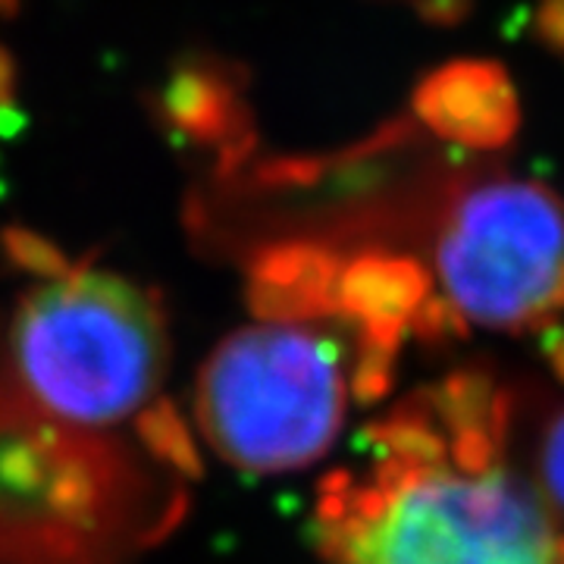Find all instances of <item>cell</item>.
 I'll return each mask as SVG.
<instances>
[{"instance_id": "1", "label": "cell", "mask_w": 564, "mask_h": 564, "mask_svg": "<svg viewBox=\"0 0 564 564\" xmlns=\"http://www.w3.org/2000/svg\"><path fill=\"white\" fill-rule=\"evenodd\" d=\"M502 430H448L430 402L370 433L377 462L323 486L317 540L333 564H564L536 492L499 464Z\"/></svg>"}, {"instance_id": "2", "label": "cell", "mask_w": 564, "mask_h": 564, "mask_svg": "<svg viewBox=\"0 0 564 564\" xmlns=\"http://www.w3.org/2000/svg\"><path fill=\"white\" fill-rule=\"evenodd\" d=\"M0 348L25 414L73 436L148 421L170 361L161 307L141 285L69 263L22 292Z\"/></svg>"}, {"instance_id": "3", "label": "cell", "mask_w": 564, "mask_h": 564, "mask_svg": "<svg viewBox=\"0 0 564 564\" xmlns=\"http://www.w3.org/2000/svg\"><path fill=\"white\" fill-rule=\"evenodd\" d=\"M195 414L214 452L248 474L307 467L343 430V345L302 321L245 326L202 367Z\"/></svg>"}, {"instance_id": "4", "label": "cell", "mask_w": 564, "mask_h": 564, "mask_svg": "<svg viewBox=\"0 0 564 564\" xmlns=\"http://www.w3.org/2000/svg\"><path fill=\"white\" fill-rule=\"evenodd\" d=\"M436 270L458 321L524 329L564 311V204L530 180L467 188L445 217Z\"/></svg>"}, {"instance_id": "5", "label": "cell", "mask_w": 564, "mask_h": 564, "mask_svg": "<svg viewBox=\"0 0 564 564\" xmlns=\"http://www.w3.org/2000/svg\"><path fill=\"white\" fill-rule=\"evenodd\" d=\"M414 113L440 139L474 151L505 148L518 132L521 107L499 63L455 61L414 88Z\"/></svg>"}, {"instance_id": "6", "label": "cell", "mask_w": 564, "mask_h": 564, "mask_svg": "<svg viewBox=\"0 0 564 564\" xmlns=\"http://www.w3.org/2000/svg\"><path fill=\"white\" fill-rule=\"evenodd\" d=\"M423 267L399 254H364L339 270L336 311L358 321L367 333L402 336L430 299Z\"/></svg>"}, {"instance_id": "7", "label": "cell", "mask_w": 564, "mask_h": 564, "mask_svg": "<svg viewBox=\"0 0 564 564\" xmlns=\"http://www.w3.org/2000/svg\"><path fill=\"white\" fill-rule=\"evenodd\" d=\"M339 261L314 245H285L267 251L254 270L258 307L270 321H304L336 311Z\"/></svg>"}, {"instance_id": "8", "label": "cell", "mask_w": 564, "mask_h": 564, "mask_svg": "<svg viewBox=\"0 0 564 564\" xmlns=\"http://www.w3.org/2000/svg\"><path fill=\"white\" fill-rule=\"evenodd\" d=\"M540 467H543L545 492L552 502L564 511V411L549 423L543 436V452H540Z\"/></svg>"}, {"instance_id": "9", "label": "cell", "mask_w": 564, "mask_h": 564, "mask_svg": "<svg viewBox=\"0 0 564 564\" xmlns=\"http://www.w3.org/2000/svg\"><path fill=\"white\" fill-rule=\"evenodd\" d=\"M536 29L545 44H552L555 51H564V0H543Z\"/></svg>"}, {"instance_id": "10", "label": "cell", "mask_w": 564, "mask_h": 564, "mask_svg": "<svg viewBox=\"0 0 564 564\" xmlns=\"http://www.w3.org/2000/svg\"><path fill=\"white\" fill-rule=\"evenodd\" d=\"M552 361H555V367H558V373L564 377V333L555 339V345H552Z\"/></svg>"}, {"instance_id": "11", "label": "cell", "mask_w": 564, "mask_h": 564, "mask_svg": "<svg viewBox=\"0 0 564 564\" xmlns=\"http://www.w3.org/2000/svg\"><path fill=\"white\" fill-rule=\"evenodd\" d=\"M13 7V0H0V13H7Z\"/></svg>"}]
</instances>
